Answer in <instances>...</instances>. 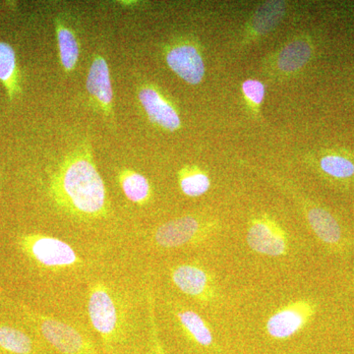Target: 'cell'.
Wrapping results in <instances>:
<instances>
[{"instance_id":"44dd1931","label":"cell","mask_w":354,"mask_h":354,"mask_svg":"<svg viewBox=\"0 0 354 354\" xmlns=\"http://www.w3.org/2000/svg\"><path fill=\"white\" fill-rule=\"evenodd\" d=\"M321 171L337 180H348L354 176V162L342 155H326L319 162Z\"/></svg>"},{"instance_id":"8fae6325","label":"cell","mask_w":354,"mask_h":354,"mask_svg":"<svg viewBox=\"0 0 354 354\" xmlns=\"http://www.w3.org/2000/svg\"><path fill=\"white\" fill-rule=\"evenodd\" d=\"M305 216L310 227L319 241L330 249H341L344 245V234L339 221L328 209L315 204L305 206Z\"/></svg>"},{"instance_id":"277c9868","label":"cell","mask_w":354,"mask_h":354,"mask_svg":"<svg viewBox=\"0 0 354 354\" xmlns=\"http://www.w3.org/2000/svg\"><path fill=\"white\" fill-rule=\"evenodd\" d=\"M44 339L59 354H97L94 344L82 333L53 317L28 312Z\"/></svg>"},{"instance_id":"9a60e30c","label":"cell","mask_w":354,"mask_h":354,"mask_svg":"<svg viewBox=\"0 0 354 354\" xmlns=\"http://www.w3.org/2000/svg\"><path fill=\"white\" fill-rule=\"evenodd\" d=\"M286 13L283 1H268L259 7L250 23V36H264L278 26Z\"/></svg>"},{"instance_id":"5b68a950","label":"cell","mask_w":354,"mask_h":354,"mask_svg":"<svg viewBox=\"0 0 354 354\" xmlns=\"http://www.w3.org/2000/svg\"><path fill=\"white\" fill-rule=\"evenodd\" d=\"M211 230V225L196 216H181L158 227L153 232V241L160 248H178L201 241Z\"/></svg>"},{"instance_id":"52a82bcc","label":"cell","mask_w":354,"mask_h":354,"mask_svg":"<svg viewBox=\"0 0 354 354\" xmlns=\"http://www.w3.org/2000/svg\"><path fill=\"white\" fill-rule=\"evenodd\" d=\"M316 313L311 300H298L274 312L266 324L268 335L274 339H288L304 329Z\"/></svg>"},{"instance_id":"d6986e66","label":"cell","mask_w":354,"mask_h":354,"mask_svg":"<svg viewBox=\"0 0 354 354\" xmlns=\"http://www.w3.org/2000/svg\"><path fill=\"white\" fill-rule=\"evenodd\" d=\"M0 81L6 86L10 99L19 92L15 51L8 44L0 41Z\"/></svg>"},{"instance_id":"6da1fadb","label":"cell","mask_w":354,"mask_h":354,"mask_svg":"<svg viewBox=\"0 0 354 354\" xmlns=\"http://www.w3.org/2000/svg\"><path fill=\"white\" fill-rule=\"evenodd\" d=\"M50 195L60 209L80 220H95L108 212L106 186L86 148L68 156L53 174Z\"/></svg>"},{"instance_id":"3957f363","label":"cell","mask_w":354,"mask_h":354,"mask_svg":"<svg viewBox=\"0 0 354 354\" xmlns=\"http://www.w3.org/2000/svg\"><path fill=\"white\" fill-rule=\"evenodd\" d=\"M88 315L91 325L104 341L111 344L120 335L121 316L113 292L106 283L97 281L88 290Z\"/></svg>"},{"instance_id":"e0dca14e","label":"cell","mask_w":354,"mask_h":354,"mask_svg":"<svg viewBox=\"0 0 354 354\" xmlns=\"http://www.w3.org/2000/svg\"><path fill=\"white\" fill-rule=\"evenodd\" d=\"M57 32L60 62L65 71L71 72L78 62L80 48L75 34L64 23L57 21Z\"/></svg>"},{"instance_id":"603a6c76","label":"cell","mask_w":354,"mask_h":354,"mask_svg":"<svg viewBox=\"0 0 354 354\" xmlns=\"http://www.w3.org/2000/svg\"><path fill=\"white\" fill-rule=\"evenodd\" d=\"M242 92L251 104L258 106L262 104L265 97V86L259 80L248 79L242 83Z\"/></svg>"},{"instance_id":"7a4b0ae2","label":"cell","mask_w":354,"mask_h":354,"mask_svg":"<svg viewBox=\"0 0 354 354\" xmlns=\"http://www.w3.org/2000/svg\"><path fill=\"white\" fill-rule=\"evenodd\" d=\"M21 249L44 269L59 271L82 264L80 256L64 241L39 234H25L19 241Z\"/></svg>"},{"instance_id":"ac0fdd59","label":"cell","mask_w":354,"mask_h":354,"mask_svg":"<svg viewBox=\"0 0 354 354\" xmlns=\"http://www.w3.org/2000/svg\"><path fill=\"white\" fill-rule=\"evenodd\" d=\"M179 187L188 197H200L211 187L208 174L198 167H185L179 171Z\"/></svg>"},{"instance_id":"ffe728a7","label":"cell","mask_w":354,"mask_h":354,"mask_svg":"<svg viewBox=\"0 0 354 354\" xmlns=\"http://www.w3.org/2000/svg\"><path fill=\"white\" fill-rule=\"evenodd\" d=\"M0 348L13 354H31L34 344L26 333L10 326H0Z\"/></svg>"},{"instance_id":"5bb4252c","label":"cell","mask_w":354,"mask_h":354,"mask_svg":"<svg viewBox=\"0 0 354 354\" xmlns=\"http://www.w3.org/2000/svg\"><path fill=\"white\" fill-rule=\"evenodd\" d=\"M176 316L177 322L191 341L202 348H211L213 346V333L206 321L197 312L181 307L176 310Z\"/></svg>"},{"instance_id":"30bf717a","label":"cell","mask_w":354,"mask_h":354,"mask_svg":"<svg viewBox=\"0 0 354 354\" xmlns=\"http://www.w3.org/2000/svg\"><path fill=\"white\" fill-rule=\"evenodd\" d=\"M139 101L149 120L167 131H176L181 120L176 108L152 86H144L139 90Z\"/></svg>"},{"instance_id":"9c48e42d","label":"cell","mask_w":354,"mask_h":354,"mask_svg":"<svg viewBox=\"0 0 354 354\" xmlns=\"http://www.w3.org/2000/svg\"><path fill=\"white\" fill-rule=\"evenodd\" d=\"M169 68L190 85H198L204 79L205 64L199 50L191 44L172 46L165 55Z\"/></svg>"},{"instance_id":"2e32d148","label":"cell","mask_w":354,"mask_h":354,"mask_svg":"<svg viewBox=\"0 0 354 354\" xmlns=\"http://www.w3.org/2000/svg\"><path fill=\"white\" fill-rule=\"evenodd\" d=\"M118 179L121 189L129 201L143 206L150 200L152 188L148 179L143 174L131 169H123L120 171Z\"/></svg>"},{"instance_id":"7402d4cb","label":"cell","mask_w":354,"mask_h":354,"mask_svg":"<svg viewBox=\"0 0 354 354\" xmlns=\"http://www.w3.org/2000/svg\"><path fill=\"white\" fill-rule=\"evenodd\" d=\"M148 312L149 320H150V342L151 354H167L165 353L164 346L160 342L158 335V324L156 320L155 301L152 295H148Z\"/></svg>"},{"instance_id":"ba28073f","label":"cell","mask_w":354,"mask_h":354,"mask_svg":"<svg viewBox=\"0 0 354 354\" xmlns=\"http://www.w3.org/2000/svg\"><path fill=\"white\" fill-rule=\"evenodd\" d=\"M172 283L181 292L198 301L209 302L215 297L213 279L206 270L194 264H181L172 268Z\"/></svg>"},{"instance_id":"8992f818","label":"cell","mask_w":354,"mask_h":354,"mask_svg":"<svg viewBox=\"0 0 354 354\" xmlns=\"http://www.w3.org/2000/svg\"><path fill=\"white\" fill-rule=\"evenodd\" d=\"M247 244L254 252L279 257L288 251V237L277 221L270 216L253 218L249 223L246 236Z\"/></svg>"},{"instance_id":"4fadbf2b","label":"cell","mask_w":354,"mask_h":354,"mask_svg":"<svg viewBox=\"0 0 354 354\" xmlns=\"http://www.w3.org/2000/svg\"><path fill=\"white\" fill-rule=\"evenodd\" d=\"M311 55V44L306 39H295L279 51L274 66L279 73L290 75L301 69L309 62Z\"/></svg>"},{"instance_id":"7c38bea8","label":"cell","mask_w":354,"mask_h":354,"mask_svg":"<svg viewBox=\"0 0 354 354\" xmlns=\"http://www.w3.org/2000/svg\"><path fill=\"white\" fill-rule=\"evenodd\" d=\"M87 90L92 99L106 115L113 113V86L106 59L97 55L91 64L87 77Z\"/></svg>"}]
</instances>
